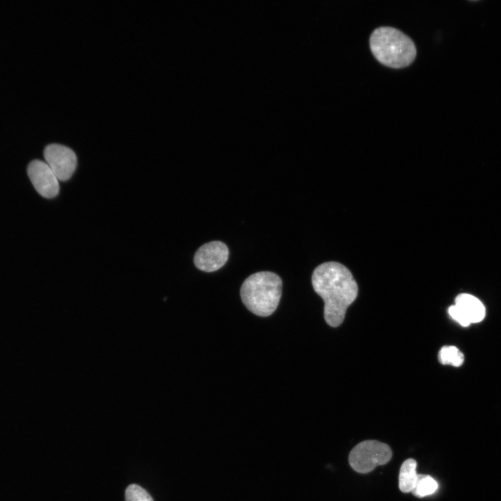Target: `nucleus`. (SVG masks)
Here are the masks:
<instances>
[{
	"instance_id": "nucleus-1",
	"label": "nucleus",
	"mask_w": 501,
	"mask_h": 501,
	"mask_svg": "<svg viewBox=\"0 0 501 501\" xmlns=\"http://www.w3.org/2000/svg\"><path fill=\"white\" fill-rule=\"evenodd\" d=\"M312 285L324 302L325 321L330 326H339L358 295V285L352 273L339 262H326L313 271Z\"/></svg>"
},
{
	"instance_id": "nucleus-2",
	"label": "nucleus",
	"mask_w": 501,
	"mask_h": 501,
	"mask_svg": "<svg viewBox=\"0 0 501 501\" xmlns=\"http://www.w3.org/2000/svg\"><path fill=\"white\" fill-rule=\"evenodd\" d=\"M282 289V280L276 273L260 271L245 279L240 296L248 310L257 316L268 317L276 310Z\"/></svg>"
},
{
	"instance_id": "nucleus-3",
	"label": "nucleus",
	"mask_w": 501,
	"mask_h": 501,
	"mask_svg": "<svg viewBox=\"0 0 501 501\" xmlns=\"http://www.w3.org/2000/svg\"><path fill=\"white\" fill-rule=\"evenodd\" d=\"M369 46L373 55L380 63L393 68L409 65L416 56L413 40L393 27L376 29L370 35Z\"/></svg>"
},
{
	"instance_id": "nucleus-4",
	"label": "nucleus",
	"mask_w": 501,
	"mask_h": 501,
	"mask_svg": "<svg viewBox=\"0 0 501 501\" xmlns=\"http://www.w3.org/2000/svg\"><path fill=\"white\" fill-rule=\"evenodd\" d=\"M392 456L389 445L376 440H367L356 445L350 452L349 463L359 473H368L377 466L390 461Z\"/></svg>"
},
{
	"instance_id": "nucleus-5",
	"label": "nucleus",
	"mask_w": 501,
	"mask_h": 501,
	"mask_svg": "<svg viewBox=\"0 0 501 501\" xmlns=\"http://www.w3.org/2000/svg\"><path fill=\"white\" fill-rule=\"evenodd\" d=\"M44 157L58 180L65 181L72 177L77 164V156L72 149L52 143L45 147Z\"/></svg>"
},
{
	"instance_id": "nucleus-6",
	"label": "nucleus",
	"mask_w": 501,
	"mask_h": 501,
	"mask_svg": "<svg viewBox=\"0 0 501 501\" xmlns=\"http://www.w3.org/2000/svg\"><path fill=\"white\" fill-rule=\"evenodd\" d=\"M229 250L221 241H212L202 245L193 257L195 266L205 272H213L221 268L227 262Z\"/></svg>"
},
{
	"instance_id": "nucleus-7",
	"label": "nucleus",
	"mask_w": 501,
	"mask_h": 501,
	"mask_svg": "<svg viewBox=\"0 0 501 501\" xmlns=\"http://www.w3.org/2000/svg\"><path fill=\"white\" fill-rule=\"evenodd\" d=\"M27 173L33 186L42 196L52 198L58 193V178L45 161H32L28 166Z\"/></svg>"
},
{
	"instance_id": "nucleus-8",
	"label": "nucleus",
	"mask_w": 501,
	"mask_h": 501,
	"mask_svg": "<svg viewBox=\"0 0 501 501\" xmlns=\"http://www.w3.org/2000/svg\"><path fill=\"white\" fill-rule=\"evenodd\" d=\"M455 305L468 319L470 323L481 321L485 317L486 310L483 303L476 297L468 294H459Z\"/></svg>"
},
{
	"instance_id": "nucleus-9",
	"label": "nucleus",
	"mask_w": 501,
	"mask_h": 501,
	"mask_svg": "<svg viewBox=\"0 0 501 501\" xmlns=\"http://www.w3.org/2000/svg\"><path fill=\"white\" fill-rule=\"evenodd\" d=\"M417 462L408 459L401 466L399 475V487L401 492L409 493L416 486L418 474L416 472Z\"/></svg>"
},
{
	"instance_id": "nucleus-10",
	"label": "nucleus",
	"mask_w": 501,
	"mask_h": 501,
	"mask_svg": "<svg viewBox=\"0 0 501 501\" xmlns=\"http://www.w3.org/2000/svg\"><path fill=\"white\" fill-rule=\"evenodd\" d=\"M438 358L441 364L454 367L461 366L464 361L463 353L454 346L443 347L439 351Z\"/></svg>"
},
{
	"instance_id": "nucleus-11",
	"label": "nucleus",
	"mask_w": 501,
	"mask_h": 501,
	"mask_svg": "<svg viewBox=\"0 0 501 501\" xmlns=\"http://www.w3.org/2000/svg\"><path fill=\"white\" fill-rule=\"evenodd\" d=\"M438 488L436 481L429 475H418L415 488L411 491L418 498L433 494Z\"/></svg>"
},
{
	"instance_id": "nucleus-12",
	"label": "nucleus",
	"mask_w": 501,
	"mask_h": 501,
	"mask_svg": "<svg viewBox=\"0 0 501 501\" xmlns=\"http://www.w3.org/2000/svg\"><path fill=\"white\" fill-rule=\"evenodd\" d=\"M125 501H154L150 495L137 484L128 486L125 491Z\"/></svg>"
},
{
	"instance_id": "nucleus-13",
	"label": "nucleus",
	"mask_w": 501,
	"mask_h": 501,
	"mask_svg": "<svg viewBox=\"0 0 501 501\" xmlns=\"http://www.w3.org/2000/svg\"><path fill=\"white\" fill-rule=\"evenodd\" d=\"M450 317L463 326H468L471 323L462 312L455 305H451L448 309Z\"/></svg>"
}]
</instances>
